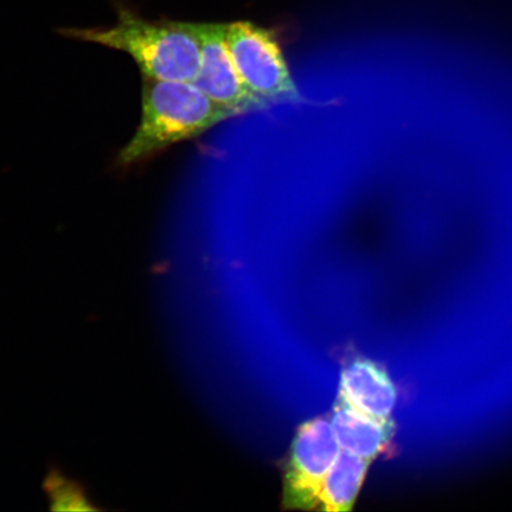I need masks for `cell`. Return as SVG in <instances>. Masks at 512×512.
<instances>
[{
    "label": "cell",
    "instance_id": "cell-8",
    "mask_svg": "<svg viewBox=\"0 0 512 512\" xmlns=\"http://www.w3.org/2000/svg\"><path fill=\"white\" fill-rule=\"evenodd\" d=\"M370 460L348 452L338 453L326 476L318 503L325 511H348L354 505L366 478Z\"/></svg>",
    "mask_w": 512,
    "mask_h": 512
},
{
    "label": "cell",
    "instance_id": "cell-6",
    "mask_svg": "<svg viewBox=\"0 0 512 512\" xmlns=\"http://www.w3.org/2000/svg\"><path fill=\"white\" fill-rule=\"evenodd\" d=\"M339 398L358 411L388 419L398 393L386 370L369 360H355L342 371Z\"/></svg>",
    "mask_w": 512,
    "mask_h": 512
},
{
    "label": "cell",
    "instance_id": "cell-3",
    "mask_svg": "<svg viewBox=\"0 0 512 512\" xmlns=\"http://www.w3.org/2000/svg\"><path fill=\"white\" fill-rule=\"evenodd\" d=\"M230 55L243 85L265 106L297 99L298 92L279 44L270 31L252 23L228 24Z\"/></svg>",
    "mask_w": 512,
    "mask_h": 512
},
{
    "label": "cell",
    "instance_id": "cell-7",
    "mask_svg": "<svg viewBox=\"0 0 512 512\" xmlns=\"http://www.w3.org/2000/svg\"><path fill=\"white\" fill-rule=\"evenodd\" d=\"M332 430L343 451L371 462L392 439L394 425L389 418H376L358 411L338 398L332 415Z\"/></svg>",
    "mask_w": 512,
    "mask_h": 512
},
{
    "label": "cell",
    "instance_id": "cell-5",
    "mask_svg": "<svg viewBox=\"0 0 512 512\" xmlns=\"http://www.w3.org/2000/svg\"><path fill=\"white\" fill-rule=\"evenodd\" d=\"M202 42L200 69L194 85L211 100L238 114L265 107L240 78L228 46V24H198Z\"/></svg>",
    "mask_w": 512,
    "mask_h": 512
},
{
    "label": "cell",
    "instance_id": "cell-9",
    "mask_svg": "<svg viewBox=\"0 0 512 512\" xmlns=\"http://www.w3.org/2000/svg\"><path fill=\"white\" fill-rule=\"evenodd\" d=\"M53 511H101L89 499L85 486L69 479L57 469L51 467L43 482Z\"/></svg>",
    "mask_w": 512,
    "mask_h": 512
},
{
    "label": "cell",
    "instance_id": "cell-4",
    "mask_svg": "<svg viewBox=\"0 0 512 512\" xmlns=\"http://www.w3.org/2000/svg\"><path fill=\"white\" fill-rule=\"evenodd\" d=\"M339 448L328 421L316 419L299 428L286 469L284 503L287 508L316 507Z\"/></svg>",
    "mask_w": 512,
    "mask_h": 512
},
{
    "label": "cell",
    "instance_id": "cell-1",
    "mask_svg": "<svg viewBox=\"0 0 512 512\" xmlns=\"http://www.w3.org/2000/svg\"><path fill=\"white\" fill-rule=\"evenodd\" d=\"M61 34L123 51L144 78L194 82L200 69L202 42L196 23L151 21L120 6L118 22L110 28L64 29Z\"/></svg>",
    "mask_w": 512,
    "mask_h": 512
},
{
    "label": "cell",
    "instance_id": "cell-2",
    "mask_svg": "<svg viewBox=\"0 0 512 512\" xmlns=\"http://www.w3.org/2000/svg\"><path fill=\"white\" fill-rule=\"evenodd\" d=\"M235 115L239 114L211 100L194 82L143 76L142 117L136 133L119 152L117 162L121 166L145 162Z\"/></svg>",
    "mask_w": 512,
    "mask_h": 512
}]
</instances>
